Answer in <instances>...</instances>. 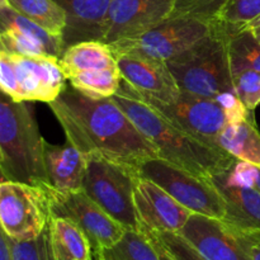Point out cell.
Segmentation results:
<instances>
[{
    "label": "cell",
    "instance_id": "cell-1",
    "mask_svg": "<svg viewBox=\"0 0 260 260\" xmlns=\"http://www.w3.org/2000/svg\"><path fill=\"white\" fill-rule=\"evenodd\" d=\"M66 139L81 152L139 167L159 157L157 147L111 98H93L66 86L48 103Z\"/></svg>",
    "mask_w": 260,
    "mask_h": 260
},
{
    "label": "cell",
    "instance_id": "cell-2",
    "mask_svg": "<svg viewBox=\"0 0 260 260\" xmlns=\"http://www.w3.org/2000/svg\"><path fill=\"white\" fill-rule=\"evenodd\" d=\"M111 99L157 147L159 157L197 177L208 179L216 173L228 170L236 160L220 147L201 141L170 122L154 107L142 101L123 79L117 94Z\"/></svg>",
    "mask_w": 260,
    "mask_h": 260
},
{
    "label": "cell",
    "instance_id": "cell-3",
    "mask_svg": "<svg viewBox=\"0 0 260 260\" xmlns=\"http://www.w3.org/2000/svg\"><path fill=\"white\" fill-rule=\"evenodd\" d=\"M43 146L32 107L0 90V168L5 178L33 185L46 183Z\"/></svg>",
    "mask_w": 260,
    "mask_h": 260
},
{
    "label": "cell",
    "instance_id": "cell-4",
    "mask_svg": "<svg viewBox=\"0 0 260 260\" xmlns=\"http://www.w3.org/2000/svg\"><path fill=\"white\" fill-rule=\"evenodd\" d=\"M179 90L183 93L215 99L235 90L229 55V29L221 20L202 40L167 61Z\"/></svg>",
    "mask_w": 260,
    "mask_h": 260
},
{
    "label": "cell",
    "instance_id": "cell-5",
    "mask_svg": "<svg viewBox=\"0 0 260 260\" xmlns=\"http://www.w3.org/2000/svg\"><path fill=\"white\" fill-rule=\"evenodd\" d=\"M81 189L126 230L142 231L135 206L137 167L89 155Z\"/></svg>",
    "mask_w": 260,
    "mask_h": 260
},
{
    "label": "cell",
    "instance_id": "cell-6",
    "mask_svg": "<svg viewBox=\"0 0 260 260\" xmlns=\"http://www.w3.org/2000/svg\"><path fill=\"white\" fill-rule=\"evenodd\" d=\"M137 172L156 183L192 213L218 220L225 216L223 198L208 179L197 177L161 157L145 160L137 167Z\"/></svg>",
    "mask_w": 260,
    "mask_h": 260
},
{
    "label": "cell",
    "instance_id": "cell-7",
    "mask_svg": "<svg viewBox=\"0 0 260 260\" xmlns=\"http://www.w3.org/2000/svg\"><path fill=\"white\" fill-rule=\"evenodd\" d=\"M48 220L50 205L42 183L0 182V225L12 240L38 238L47 229Z\"/></svg>",
    "mask_w": 260,
    "mask_h": 260
},
{
    "label": "cell",
    "instance_id": "cell-8",
    "mask_svg": "<svg viewBox=\"0 0 260 260\" xmlns=\"http://www.w3.org/2000/svg\"><path fill=\"white\" fill-rule=\"evenodd\" d=\"M213 22L190 17H169L151 29L134 38L109 45L114 53L126 52L167 62L202 40Z\"/></svg>",
    "mask_w": 260,
    "mask_h": 260
},
{
    "label": "cell",
    "instance_id": "cell-9",
    "mask_svg": "<svg viewBox=\"0 0 260 260\" xmlns=\"http://www.w3.org/2000/svg\"><path fill=\"white\" fill-rule=\"evenodd\" d=\"M48 197L50 216L69 218L89 238L94 256L113 246L123 236L126 229L99 207L83 189L58 190L42 183Z\"/></svg>",
    "mask_w": 260,
    "mask_h": 260
},
{
    "label": "cell",
    "instance_id": "cell-10",
    "mask_svg": "<svg viewBox=\"0 0 260 260\" xmlns=\"http://www.w3.org/2000/svg\"><path fill=\"white\" fill-rule=\"evenodd\" d=\"M134 91L142 101L167 117L170 122L212 146H216V137L228 124L225 112L215 99L203 98V96L180 91L179 95L172 102L162 103L139 93L135 89Z\"/></svg>",
    "mask_w": 260,
    "mask_h": 260
},
{
    "label": "cell",
    "instance_id": "cell-11",
    "mask_svg": "<svg viewBox=\"0 0 260 260\" xmlns=\"http://www.w3.org/2000/svg\"><path fill=\"white\" fill-rule=\"evenodd\" d=\"M62 52L61 37L51 35L10 5L0 7V53L60 58Z\"/></svg>",
    "mask_w": 260,
    "mask_h": 260
},
{
    "label": "cell",
    "instance_id": "cell-12",
    "mask_svg": "<svg viewBox=\"0 0 260 260\" xmlns=\"http://www.w3.org/2000/svg\"><path fill=\"white\" fill-rule=\"evenodd\" d=\"M174 0H111L102 42L113 45L151 29L172 14Z\"/></svg>",
    "mask_w": 260,
    "mask_h": 260
},
{
    "label": "cell",
    "instance_id": "cell-13",
    "mask_svg": "<svg viewBox=\"0 0 260 260\" xmlns=\"http://www.w3.org/2000/svg\"><path fill=\"white\" fill-rule=\"evenodd\" d=\"M178 234L207 260H253L243 236L218 218L192 213Z\"/></svg>",
    "mask_w": 260,
    "mask_h": 260
},
{
    "label": "cell",
    "instance_id": "cell-14",
    "mask_svg": "<svg viewBox=\"0 0 260 260\" xmlns=\"http://www.w3.org/2000/svg\"><path fill=\"white\" fill-rule=\"evenodd\" d=\"M135 206L142 233H180L192 215L156 183L140 174L135 184Z\"/></svg>",
    "mask_w": 260,
    "mask_h": 260
},
{
    "label": "cell",
    "instance_id": "cell-15",
    "mask_svg": "<svg viewBox=\"0 0 260 260\" xmlns=\"http://www.w3.org/2000/svg\"><path fill=\"white\" fill-rule=\"evenodd\" d=\"M9 57L23 102L48 104L66 88L68 79L56 56L9 55Z\"/></svg>",
    "mask_w": 260,
    "mask_h": 260
},
{
    "label": "cell",
    "instance_id": "cell-16",
    "mask_svg": "<svg viewBox=\"0 0 260 260\" xmlns=\"http://www.w3.org/2000/svg\"><path fill=\"white\" fill-rule=\"evenodd\" d=\"M122 79L135 90L162 103H169L180 90L167 62L135 53H114Z\"/></svg>",
    "mask_w": 260,
    "mask_h": 260
},
{
    "label": "cell",
    "instance_id": "cell-17",
    "mask_svg": "<svg viewBox=\"0 0 260 260\" xmlns=\"http://www.w3.org/2000/svg\"><path fill=\"white\" fill-rule=\"evenodd\" d=\"M225 202L222 221L244 238L260 241V192L253 187L229 183L221 173L208 178Z\"/></svg>",
    "mask_w": 260,
    "mask_h": 260
},
{
    "label": "cell",
    "instance_id": "cell-18",
    "mask_svg": "<svg viewBox=\"0 0 260 260\" xmlns=\"http://www.w3.org/2000/svg\"><path fill=\"white\" fill-rule=\"evenodd\" d=\"M65 12L62 47L66 50L84 41H103L111 0H55Z\"/></svg>",
    "mask_w": 260,
    "mask_h": 260
},
{
    "label": "cell",
    "instance_id": "cell-19",
    "mask_svg": "<svg viewBox=\"0 0 260 260\" xmlns=\"http://www.w3.org/2000/svg\"><path fill=\"white\" fill-rule=\"evenodd\" d=\"M43 164L46 183L52 188L63 192L83 188L88 157L71 142L52 145L45 141Z\"/></svg>",
    "mask_w": 260,
    "mask_h": 260
},
{
    "label": "cell",
    "instance_id": "cell-20",
    "mask_svg": "<svg viewBox=\"0 0 260 260\" xmlns=\"http://www.w3.org/2000/svg\"><path fill=\"white\" fill-rule=\"evenodd\" d=\"M47 240L53 260H94L89 238L69 218L50 216Z\"/></svg>",
    "mask_w": 260,
    "mask_h": 260
},
{
    "label": "cell",
    "instance_id": "cell-21",
    "mask_svg": "<svg viewBox=\"0 0 260 260\" xmlns=\"http://www.w3.org/2000/svg\"><path fill=\"white\" fill-rule=\"evenodd\" d=\"M58 61L66 79L83 73L118 69L113 50L102 41L75 43L63 50Z\"/></svg>",
    "mask_w": 260,
    "mask_h": 260
},
{
    "label": "cell",
    "instance_id": "cell-22",
    "mask_svg": "<svg viewBox=\"0 0 260 260\" xmlns=\"http://www.w3.org/2000/svg\"><path fill=\"white\" fill-rule=\"evenodd\" d=\"M215 144L234 159L260 167V132L251 119L228 123Z\"/></svg>",
    "mask_w": 260,
    "mask_h": 260
},
{
    "label": "cell",
    "instance_id": "cell-23",
    "mask_svg": "<svg viewBox=\"0 0 260 260\" xmlns=\"http://www.w3.org/2000/svg\"><path fill=\"white\" fill-rule=\"evenodd\" d=\"M231 73L251 69L260 71V42L253 30L228 24Z\"/></svg>",
    "mask_w": 260,
    "mask_h": 260
},
{
    "label": "cell",
    "instance_id": "cell-24",
    "mask_svg": "<svg viewBox=\"0 0 260 260\" xmlns=\"http://www.w3.org/2000/svg\"><path fill=\"white\" fill-rule=\"evenodd\" d=\"M8 4L51 35L62 36L66 15L55 0H8Z\"/></svg>",
    "mask_w": 260,
    "mask_h": 260
},
{
    "label": "cell",
    "instance_id": "cell-25",
    "mask_svg": "<svg viewBox=\"0 0 260 260\" xmlns=\"http://www.w3.org/2000/svg\"><path fill=\"white\" fill-rule=\"evenodd\" d=\"M104 260H161L154 244L142 231L126 230L121 240L102 250L94 259Z\"/></svg>",
    "mask_w": 260,
    "mask_h": 260
},
{
    "label": "cell",
    "instance_id": "cell-26",
    "mask_svg": "<svg viewBox=\"0 0 260 260\" xmlns=\"http://www.w3.org/2000/svg\"><path fill=\"white\" fill-rule=\"evenodd\" d=\"M73 88L93 98H112L118 91L122 76L119 69L78 74L68 79Z\"/></svg>",
    "mask_w": 260,
    "mask_h": 260
},
{
    "label": "cell",
    "instance_id": "cell-27",
    "mask_svg": "<svg viewBox=\"0 0 260 260\" xmlns=\"http://www.w3.org/2000/svg\"><path fill=\"white\" fill-rule=\"evenodd\" d=\"M228 0H174L169 17H190L206 22H216Z\"/></svg>",
    "mask_w": 260,
    "mask_h": 260
},
{
    "label": "cell",
    "instance_id": "cell-28",
    "mask_svg": "<svg viewBox=\"0 0 260 260\" xmlns=\"http://www.w3.org/2000/svg\"><path fill=\"white\" fill-rule=\"evenodd\" d=\"M259 15L260 0H228L218 20L240 29Z\"/></svg>",
    "mask_w": 260,
    "mask_h": 260
},
{
    "label": "cell",
    "instance_id": "cell-29",
    "mask_svg": "<svg viewBox=\"0 0 260 260\" xmlns=\"http://www.w3.org/2000/svg\"><path fill=\"white\" fill-rule=\"evenodd\" d=\"M235 91L249 111L260 104V71L245 69L233 74Z\"/></svg>",
    "mask_w": 260,
    "mask_h": 260
},
{
    "label": "cell",
    "instance_id": "cell-30",
    "mask_svg": "<svg viewBox=\"0 0 260 260\" xmlns=\"http://www.w3.org/2000/svg\"><path fill=\"white\" fill-rule=\"evenodd\" d=\"M146 235L151 236L161 244L162 248L175 260H207L197 249L190 245L180 234L178 233H152L146 231Z\"/></svg>",
    "mask_w": 260,
    "mask_h": 260
},
{
    "label": "cell",
    "instance_id": "cell-31",
    "mask_svg": "<svg viewBox=\"0 0 260 260\" xmlns=\"http://www.w3.org/2000/svg\"><path fill=\"white\" fill-rule=\"evenodd\" d=\"M9 240L14 260H48L47 229L33 240Z\"/></svg>",
    "mask_w": 260,
    "mask_h": 260
},
{
    "label": "cell",
    "instance_id": "cell-32",
    "mask_svg": "<svg viewBox=\"0 0 260 260\" xmlns=\"http://www.w3.org/2000/svg\"><path fill=\"white\" fill-rule=\"evenodd\" d=\"M215 101L222 107L226 118H228V123H236V122L249 118V112L250 111L241 102L235 90L220 94L218 96H216Z\"/></svg>",
    "mask_w": 260,
    "mask_h": 260
},
{
    "label": "cell",
    "instance_id": "cell-33",
    "mask_svg": "<svg viewBox=\"0 0 260 260\" xmlns=\"http://www.w3.org/2000/svg\"><path fill=\"white\" fill-rule=\"evenodd\" d=\"M0 260H14L13 259L9 236L5 234L2 225H0Z\"/></svg>",
    "mask_w": 260,
    "mask_h": 260
},
{
    "label": "cell",
    "instance_id": "cell-34",
    "mask_svg": "<svg viewBox=\"0 0 260 260\" xmlns=\"http://www.w3.org/2000/svg\"><path fill=\"white\" fill-rule=\"evenodd\" d=\"M244 240H245L246 248H248V251L249 254H250L251 259L260 260V241L253 240V239H248V238H244Z\"/></svg>",
    "mask_w": 260,
    "mask_h": 260
},
{
    "label": "cell",
    "instance_id": "cell-35",
    "mask_svg": "<svg viewBox=\"0 0 260 260\" xmlns=\"http://www.w3.org/2000/svg\"><path fill=\"white\" fill-rule=\"evenodd\" d=\"M249 187L255 188L260 192V167L251 164L250 178H249Z\"/></svg>",
    "mask_w": 260,
    "mask_h": 260
},
{
    "label": "cell",
    "instance_id": "cell-36",
    "mask_svg": "<svg viewBox=\"0 0 260 260\" xmlns=\"http://www.w3.org/2000/svg\"><path fill=\"white\" fill-rule=\"evenodd\" d=\"M147 238H149L150 240H151V243L154 244V246H155V248H156L157 253H159V255H160V259H161V260H175L172 255H170L169 253H168L167 250H165L164 248H162L161 244H160L159 241H156L154 238H151V236H149V235H147Z\"/></svg>",
    "mask_w": 260,
    "mask_h": 260
},
{
    "label": "cell",
    "instance_id": "cell-37",
    "mask_svg": "<svg viewBox=\"0 0 260 260\" xmlns=\"http://www.w3.org/2000/svg\"><path fill=\"white\" fill-rule=\"evenodd\" d=\"M244 29H250V30H255V29H260V15L256 19H254L253 22H250L249 24H246L245 27H243ZM241 29V28H240Z\"/></svg>",
    "mask_w": 260,
    "mask_h": 260
},
{
    "label": "cell",
    "instance_id": "cell-38",
    "mask_svg": "<svg viewBox=\"0 0 260 260\" xmlns=\"http://www.w3.org/2000/svg\"><path fill=\"white\" fill-rule=\"evenodd\" d=\"M254 32V35H255V37L258 38V41L260 42V29H255V30H253Z\"/></svg>",
    "mask_w": 260,
    "mask_h": 260
},
{
    "label": "cell",
    "instance_id": "cell-39",
    "mask_svg": "<svg viewBox=\"0 0 260 260\" xmlns=\"http://www.w3.org/2000/svg\"><path fill=\"white\" fill-rule=\"evenodd\" d=\"M2 180H7V178H5L4 173H3L2 168H0V182H2Z\"/></svg>",
    "mask_w": 260,
    "mask_h": 260
},
{
    "label": "cell",
    "instance_id": "cell-40",
    "mask_svg": "<svg viewBox=\"0 0 260 260\" xmlns=\"http://www.w3.org/2000/svg\"><path fill=\"white\" fill-rule=\"evenodd\" d=\"M4 5H9L8 0H0V7H4Z\"/></svg>",
    "mask_w": 260,
    "mask_h": 260
},
{
    "label": "cell",
    "instance_id": "cell-41",
    "mask_svg": "<svg viewBox=\"0 0 260 260\" xmlns=\"http://www.w3.org/2000/svg\"><path fill=\"white\" fill-rule=\"evenodd\" d=\"M47 244H48V240H47ZM48 260H53L52 255H51V253H50V249H48Z\"/></svg>",
    "mask_w": 260,
    "mask_h": 260
},
{
    "label": "cell",
    "instance_id": "cell-42",
    "mask_svg": "<svg viewBox=\"0 0 260 260\" xmlns=\"http://www.w3.org/2000/svg\"><path fill=\"white\" fill-rule=\"evenodd\" d=\"M94 260H104V259H99V258H98V259H94Z\"/></svg>",
    "mask_w": 260,
    "mask_h": 260
},
{
    "label": "cell",
    "instance_id": "cell-43",
    "mask_svg": "<svg viewBox=\"0 0 260 260\" xmlns=\"http://www.w3.org/2000/svg\"><path fill=\"white\" fill-rule=\"evenodd\" d=\"M0 161H2V155H0Z\"/></svg>",
    "mask_w": 260,
    "mask_h": 260
}]
</instances>
